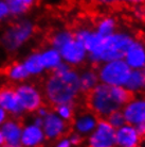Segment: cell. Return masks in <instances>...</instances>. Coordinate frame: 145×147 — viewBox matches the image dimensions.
<instances>
[{
  "label": "cell",
  "mask_w": 145,
  "mask_h": 147,
  "mask_svg": "<svg viewBox=\"0 0 145 147\" xmlns=\"http://www.w3.org/2000/svg\"><path fill=\"white\" fill-rule=\"evenodd\" d=\"M80 94L78 71L73 67L62 74L51 73L45 81V98L54 107L62 103H74Z\"/></svg>",
  "instance_id": "obj_1"
},
{
  "label": "cell",
  "mask_w": 145,
  "mask_h": 147,
  "mask_svg": "<svg viewBox=\"0 0 145 147\" xmlns=\"http://www.w3.org/2000/svg\"><path fill=\"white\" fill-rule=\"evenodd\" d=\"M131 96L123 86H112L100 82L87 94V103L91 112L98 118H106L114 111L122 110Z\"/></svg>",
  "instance_id": "obj_2"
},
{
  "label": "cell",
  "mask_w": 145,
  "mask_h": 147,
  "mask_svg": "<svg viewBox=\"0 0 145 147\" xmlns=\"http://www.w3.org/2000/svg\"><path fill=\"white\" fill-rule=\"evenodd\" d=\"M136 40L130 33L125 31H116L107 37H103L102 44L96 53L88 55L87 60L91 64L100 65L102 63L124 59L125 52L131 43Z\"/></svg>",
  "instance_id": "obj_3"
},
{
  "label": "cell",
  "mask_w": 145,
  "mask_h": 147,
  "mask_svg": "<svg viewBox=\"0 0 145 147\" xmlns=\"http://www.w3.org/2000/svg\"><path fill=\"white\" fill-rule=\"evenodd\" d=\"M35 26L29 19H22L7 27L0 38L1 45L7 51H16L33 36Z\"/></svg>",
  "instance_id": "obj_4"
},
{
  "label": "cell",
  "mask_w": 145,
  "mask_h": 147,
  "mask_svg": "<svg viewBox=\"0 0 145 147\" xmlns=\"http://www.w3.org/2000/svg\"><path fill=\"white\" fill-rule=\"evenodd\" d=\"M96 73L101 83L124 88L131 73V68L122 59L102 63L98 65Z\"/></svg>",
  "instance_id": "obj_5"
},
{
  "label": "cell",
  "mask_w": 145,
  "mask_h": 147,
  "mask_svg": "<svg viewBox=\"0 0 145 147\" xmlns=\"http://www.w3.org/2000/svg\"><path fill=\"white\" fill-rule=\"evenodd\" d=\"M88 147H116V129L104 118H100L98 125L88 136Z\"/></svg>",
  "instance_id": "obj_6"
},
{
  "label": "cell",
  "mask_w": 145,
  "mask_h": 147,
  "mask_svg": "<svg viewBox=\"0 0 145 147\" xmlns=\"http://www.w3.org/2000/svg\"><path fill=\"white\" fill-rule=\"evenodd\" d=\"M15 92L25 112H36L44 106V96L35 85L22 83L15 88Z\"/></svg>",
  "instance_id": "obj_7"
},
{
  "label": "cell",
  "mask_w": 145,
  "mask_h": 147,
  "mask_svg": "<svg viewBox=\"0 0 145 147\" xmlns=\"http://www.w3.org/2000/svg\"><path fill=\"white\" fill-rule=\"evenodd\" d=\"M63 62L67 63L71 67L83 64L88 58L87 50L75 37L67 42L59 50Z\"/></svg>",
  "instance_id": "obj_8"
},
{
  "label": "cell",
  "mask_w": 145,
  "mask_h": 147,
  "mask_svg": "<svg viewBox=\"0 0 145 147\" xmlns=\"http://www.w3.org/2000/svg\"><path fill=\"white\" fill-rule=\"evenodd\" d=\"M126 124L138 126L145 121V97L137 96L132 97L122 108Z\"/></svg>",
  "instance_id": "obj_9"
},
{
  "label": "cell",
  "mask_w": 145,
  "mask_h": 147,
  "mask_svg": "<svg viewBox=\"0 0 145 147\" xmlns=\"http://www.w3.org/2000/svg\"><path fill=\"white\" fill-rule=\"evenodd\" d=\"M43 131L46 140H58L68 131V123L58 116L54 111H50L44 117L43 121Z\"/></svg>",
  "instance_id": "obj_10"
},
{
  "label": "cell",
  "mask_w": 145,
  "mask_h": 147,
  "mask_svg": "<svg viewBox=\"0 0 145 147\" xmlns=\"http://www.w3.org/2000/svg\"><path fill=\"white\" fill-rule=\"evenodd\" d=\"M0 108L14 117H19L25 113L15 88H0Z\"/></svg>",
  "instance_id": "obj_11"
},
{
  "label": "cell",
  "mask_w": 145,
  "mask_h": 147,
  "mask_svg": "<svg viewBox=\"0 0 145 147\" xmlns=\"http://www.w3.org/2000/svg\"><path fill=\"white\" fill-rule=\"evenodd\" d=\"M124 61L131 69L145 68V44L139 40H134L125 52Z\"/></svg>",
  "instance_id": "obj_12"
},
{
  "label": "cell",
  "mask_w": 145,
  "mask_h": 147,
  "mask_svg": "<svg viewBox=\"0 0 145 147\" xmlns=\"http://www.w3.org/2000/svg\"><path fill=\"white\" fill-rule=\"evenodd\" d=\"M142 138L138 133L136 127L125 124L116 129V147H139Z\"/></svg>",
  "instance_id": "obj_13"
},
{
  "label": "cell",
  "mask_w": 145,
  "mask_h": 147,
  "mask_svg": "<svg viewBox=\"0 0 145 147\" xmlns=\"http://www.w3.org/2000/svg\"><path fill=\"white\" fill-rule=\"evenodd\" d=\"M46 141L43 128L33 123L22 127L20 145L22 147H40Z\"/></svg>",
  "instance_id": "obj_14"
},
{
  "label": "cell",
  "mask_w": 145,
  "mask_h": 147,
  "mask_svg": "<svg viewBox=\"0 0 145 147\" xmlns=\"http://www.w3.org/2000/svg\"><path fill=\"white\" fill-rule=\"evenodd\" d=\"M100 118L92 112H85L76 116L73 121L74 132L82 136H88L95 129Z\"/></svg>",
  "instance_id": "obj_15"
},
{
  "label": "cell",
  "mask_w": 145,
  "mask_h": 147,
  "mask_svg": "<svg viewBox=\"0 0 145 147\" xmlns=\"http://www.w3.org/2000/svg\"><path fill=\"white\" fill-rule=\"evenodd\" d=\"M4 138V143L20 144L22 126L17 119H7L0 127Z\"/></svg>",
  "instance_id": "obj_16"
},
{
  "label": "cell",
  "mask_w": 145,
  "mask_h": 147,
  "mask_svg": "<svg viewBox=\"0 0 145 147\" xmlns=\"http://www.w3.org/2000/svg\"><path fill=\"white\" fill-rule=\"evenodd\" d=\"M124 88H126L131 95L139 94L145 91V71L144 69H131L128 80Z\"/></svg>",
  "instance_id": "obj_17"
},
{
  "label": "cell",
  "mask_w": 145,
  "mask_h": 147,
  "mask_svg": "<svg viewBox=\"0 0 145 147\" xmlns=\"http://www.w3.org/2000/svg\"><path fill=\"white\" fill-rule=\"evenodd\" d=\"M80 77V94H89V93L100 83L98 73L95 69H84L78 73Z\"/></svg>",
  "instance_id": "obj_18"
},
{
  "label": "cell",
  "mask_w": 145,
  "mask_h": 147,
  "mask_svg": "<svg viewBox=\"0 0 145 147\" xmlns=\"http://www.w3.org/2000/svg\"><path fill=\"white\" fill-rule=\"evenodd\" d=\"M40 53V60L43 63L45 70H54L56 67L63 62L61 53L57 49L53 47L47 48L44 51L39 52Z\"/></svg>",
  "instance_id": "obj_19"
},
{
  "label": "cell",
  "mask_w": 145,
  "mask_h": 147,
  "mask_svg": "<svg viewBox=\"0 0 145 147\" xmlns=\"http://www.w3.org/2000/svg\"><path fill=\"white\" fill-rule=\"evenodd\" d=\"M22 64L30 76H38L45 71V68L40 60L39 52H33L30 55H28L22 62Z\"/></svg>",
  "instance_id": "obj_20"
},
{
  "label": "cell",
  "mask_w": 145,
  "mask_h": 147,
  "mask_svg": "<svg viewBox=\"0 0 145 147\" xmlns=\"http://www.w3.org/2000/svg\"><path fill=\"white\" fill-rule=\"evenodd\" d=\"M94 30L100 36L107 37L116 32V20L111 16L103 17L98 20Z\"/></svg>",
  "instance_id": "obj_21"
},
{
  "label": "cell",
  "mask_w": 145,
  "mask_h": 147,
  "mask_svg": "<svg viewBox=\"0 0 145 147\" xmlns=\"http://www.w3.org/2000/svg\"><path fill=\"white\" fill-rule=\"evenodd\" d=\"M36 0H5L10 15L19 16L27 13L34 5Z\"/></svg>",
  "instance_id": "obj_22"
},
{
  "label": "cell",
  "mask_w": 145,
  "mask_h": 147,
  "mask_svg": "<svg viewBox=\"0 0 145 147\" xmlns=\"http://www.w3.org/2000/svg\"><path fill=\"white\" fill-rule=\"evenodd\" d=\"M7 76L14 82H21L30 77L22 63H14L7 68Z\"/></svg>",
  "instance_id": "obj_23"
},
{
  "label": "cell",
  "mask_w": 145,
  "mask_h": 147,
  "mask_svg": "<svg viewBox=\"0 0 145 147\" xmlns=\"http://www.w3.org/2000/svg\"><path fill=\"white\" fill-rule=\"evenodd\" d=\"M73 37H74V34H73V32L69 31V30H61V31H57L56 33H54L51 36V40H50L51 47L59 50L67 42L72 40Z\"/></svg>",
  "instance_id": "obj_24"
},
{
  "label": "cell",
  "mask_w": 145,
  "mask_h": 147,
  "mask_svg": "<svg viewBox=\"0 0 145 147\" xmlns=\"http://www.w3.org/2000/svg\"><path fill=\"white\" fill-rule=\"evenodd\" d=\"M55 113L65 121H71L74 116V103H62L55 106Z\"/></svg>",
  "instance_id": "obj_25"
},
{
  "label": "cell",
  "mask_w": 145,
  "mask_h": 147,
  "mask_svg": "<svg viewBox=\"0 0 145 147\" xmlns=\"http://www.w3.org/2000/svg\"><path fill=\"white\" fill-rule=\"evenodd\" d=\"M106 121H108V124L111 127H113L114 129H118L122 127L123 125L126 124V121H125V117H124L123 115V112L122 110H118V111H114L112 113H110L107 116L106 118H104Z\"/></svg>",
  "instance_id": "obj_26"
},
{
  "label": "cell",
  "mask_w": 145,
  "mask_h": 147,
  "mask_svg": "<svg viewBox=\"0 0 145 147\" xmlns=\"http://www.w3.org/2000/svg\"><path fill=\"white\" fill-rule=\"evenodd\" d=\"M9 15H10V11H9L5 0H0V22L7 18Z\"/></svg>",
  "instance_id": "obj_27"
},
{
  "label": "cell",
  "mask_w": 145,
  "mask_h": 147,
  "mask_svg": "<svg viewBox=\"0 0 145 147\" xmlns=\"http://www.w3.org/2000/svg\"><path fill=\"white\" fill-rule=\"evenodd\" d=\"M54 147H72V144L68 136H62L58 140H56Z\"/></svg>",
  "instance_id": "obj_28"
},
{
  "label": "cell",
  "mask_w": 145,
  "mask_h": 147,
  "mask_svg": "<svg viewBox=\"0 0 145 147\" xmlns=\"http://www.w3.org/2000/svg\"><path fill=\"white\" fill-rule=\"evenodd\" d=\"M69 138L70 142H71V144H72V146H77V145H80V143H82V141H83V136H80L78 133L76 132H73L70 134V136H68Z\"/></svg>",
  "instance_id": "obj_29"
},
{
  "label": "cell",
  "mask_w": 145,
  "mask_h": 147,
  "mask_svg": "<svg viewBox=\"0 0 145 147\" xmlns=\"http://www.w3.org/2000/svg\"><path fill=\"white\" fill-rule=\"evenodd\" d=\"M98 2L105 5H110V4H116V3H127L129 4V0H98Z\"/></svg>",
  "instance_id": "obj_30"
},
{
  "label": "cell",
  "mask_w": 145,
  "mask_h": 147,
  "mask_svg": "<svg viewBox=\"0 0 145 147\" xmlns=\"http://www.w3.org/2000/svg\"><path fill=\"white\" fill-rule=\"evenodd\" d=\"M49 112H50V110H49L47 107H45V106H41V107H40L39 109L36 111V115H37V116H40V117L44 118L45 116H46V115L49 113Z\"/></svg>",
  "instance_id": "obj_31"
},
{
  "label": "cell",
  "mask_w": 145,
  "mask_h": 147,
  "mask_svg": "<svg viewBox=\"0 0 145 147\" xmlns=\"http://www.w3.org/2000/svg\"><path fill=\"white\" fill-rule=\"evenodd\" d=\"M7 121V113L2 108H0V127L3 125Z\"/></svg>",
  "instance_id": "obj_32"
},
{
  "label": "cell",
  "mask_w": 145,
  "mask_h": 147,
  "mask_svg": "<svg viewBox=\"0 0 145 147\" xmlns=\"http://www.w3.org/2000/svg\"><path fill=\"white\" fill-rule=\"evenodd\" d=\"M136 129H137L138 133L140 134V136H141V138H144L145 136V121L141 123L140 125L136 126Z\"/></svg>",
  "instance_id": "obj_33"
},
{
  "label": "cell",
  "mask_w": 145,
  "mask_h": 147,
  "mask_svg": "<svg viewBox=\"0 0 145 147\" xmlns=\"http://www.w3.org/2000/svg\"><path fill=\"white\" fill-rule=\"evenodd\" d=\"M145 3V0H129V4L131 5H141Z\"/></svg>",
  "instance_id": "obj_34"
},
{
  "label": "cell",
  "mask_w": 145,
  "mask_h": 147,
  "mask_svg": "<svg viewBox=\"0 0 145 147\" xmlns=\"http://www.w3.org/2000/svg\"><path fill=\"white\" fill-rule=\"evenodd\" d=\"M0 147H22L20 144H9V143H4L2 146Z\"/></svg>",
  "instance_id": "obj_35"
},
{
  "label": "cell",
  "mask_w": 145,
  "mask_h": 147,
  "mask_svg": "<svg viewBox=\"0 0 145 147\" xmlns=\"http://www.w3.org/2000/svg\"><path fill=\"white\" fill-rule=\"evenodd\" d=\"M3 144H4V138H3V134H2V131L0 129V146H2Z\"/></svg>",
  "instance_id": "obj_36"
},
{
  "label": "cell",
  "mask_w": 145,
  "mask_h": 147,
  "mask_svg": "<svg viewBox=\"0 0 145 147\" xmlns=\"http://www.w3.org/2000/svg\"><path fill=\"white\" fill-rule=\"evenodd\" d=\"M142 10V13H143V17H145V3L143 4V7H140Z\"/></svg>",
  "instance_id": "obj_37"
},
{
  "label": "cell",
  "mask_w": 145,
  "mask_h": 147,
  "mask_svg": "<svg viewBox=\"0 0 145 147\" xmlns=\"http://www.w3.org/2000/svg\"><path fill=\"white\" fill-rule=\"evenodd\" d=\"M143 147H145V145H144V146H143Z\"/></svg>",
  "instance_id": "obj_38"
},
{
  "label": "cell",
  "mask_w": 145,
  "mask_h": 147,
  "mask_svg": "<svg viewBox=\"0 0 145 147\" xmlns=\"http://www.w3.org/2000/svg\"><path fill=\"white\" fill-rule=\"evenodd\" d=\"M144 69H145V68H144Z\"/></svg>",
  "instance_id": "obj_39"
}]
</instances>
